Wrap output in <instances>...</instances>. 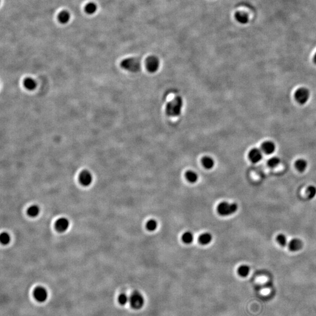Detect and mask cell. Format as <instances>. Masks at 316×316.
Here are the masks:
<instances>
[{
    "instance_id": "cell-18",
    "label": "cell",
    "mask_w": 316,
    "mask_h": 316,
    "mask_svg": "<svg viewBox=\"0 0 316 316\" xmlns=\"http://www.w3.org/2000/svg\"><path fill=\"white\" fill-rule=\"evenodd\" d=\"M202 164L207 169H211L214 166V160L210 156H205L202 159Z\"/></svg>"
},
{
    "instance_id": "cell-7",
    "label": "cell",
    "mask_w": 316,
    "mask_h": 316,
    "mask_svg": "<svg viewBox=\"0 0 316 316\" xmlns=\"http://www.w3.org/2000/svg\"><path fill=\"white\" fill-rule=\"evenodd\" d=\"M35 299L39 302H44L47 298V292L43 287L39 286L35 288L34 292Z\"/></svg>"
},
{
    "instance_id": "cell-12",
    "label": "cell",
    "mask_w": 316,
    "mask_h": 316,
    "mask_svg": "<svg viewBox=\"0 0 316 316\" xmlns=\"http://www.w3.org/2000/svg\"><path fill=\"white\" fill-rule=\"evenodd\" d=\"M276 146L275 144L271 141H266L262 145V150L266 154H272L275 152Z\"/></svg>"
},
{
    "instance_id": "cell-23",
    "label": "cell",
    "mask_w": 316,
    "mask_h": 316,
    "mask_svg": "<svg viewBox=\"0 0 316 316\" xmlns=\"http://www.w3.org/2000/svg\"><path fill=\"white\" fill-rule=\"evenodd\" d=\"M181 239L183 241V242H184L185 244H189L193 242V240H194V236H193V234L191 232L187 231L183 234Z\"/></svg>"
},
{
    "instance_id": "cell-25",
    "label": "cell",
    "mask_w": 316,
    "mask_h": 316,
    "mask_svg": "<svg viewBox=\"0 0 316 316\" xmlns=\"http://www.w3.org/2000/svg\"><path fill=\"white\" fill-rule=\"evenodd\" d=\"M276 241L280 245L284 247L287 245V238L285 235L283 234H280L277 235L276 238Z\"/></svg>"
},
{
    "instance_id": "cell-31",
    "label": "cell",
    "mask_w": 316,
    "mask_h": 316,
    "mask_svg": "<svg viewBox=\"0 0 316 316\" xmlns=\"http://www.w3.org/2000/svg\"><path fill=\"white\" fill-rule=\"evenodd\" d=\"M313 61H314V63H316V54H315V55H314V58H313Z\"/></svg>"
},
{
    "instance_id": "cell-29",
    "label": "cell",
    "mask_w": 316,
    "mask_h": 316,
    "mask_svg": "<svg viewBox=\"0 0 316 316\" xmlns=\"http://www.w3.org/2000/svg\"><path fill=\"white\" fill-rule=\"evenodd\" d=\"M118 302L121 305H125L129 302V298L126 294L122 293L118 297Z\"/></svg>"
},
{
    "instance_id": "cell-27",
    "label": "cell",
    "mask_w": 316,
    "mask_h": 316,
    "mask_svg": "<svg viewBox=\"0 0 316 316\" xmlns=\"http://www.w3.org/2000/svg\"><path fill=\"white\" fill-rule=\"evenodd\" d=\"M146 227L148 231H153L158 227V222L155 220H150L146 223Z\"/></svg>"
},
{
    "instance_id": "cell-10",
    "label": "cell",
    "mask_w": 316,
    "mask_h": 316,
    "mask_svg": "<svg viewBox=\"0 0 316 316\" xmlns=\"http://www.w3.org/2000/svg\"><path fill=\"white\" fill-rule=\"evenodd\" d=\"M248 157L252 163H257L261 160L262 158V153L260 149L253 148L249 152Z\"/></svg>"
},
{
    "instance_id": "cell-1",
    "label": "cell",
    "mask_w": 316,
    "mask_h": 316,
    "mask_svg": "<svg viewBox=\"0 0 316 316\" xmlns=\"http://www.w3.org/2000/svg\"><path fill=\"white\" fill-rule=\"evenodd\" d=\"M183 105L181 97L177 96L168 103L166 107V113L169 117H178L180 115Z\"/></svg>"
},
{
    "instance_id": "cell-16",
    "label": "cell",
    "mask_w": 316,
    "mask_h": 316,
    "mask_svg": "<svg viewBox=\"0 0 316 316\" xmlns=\"http://www.w3.org/2000/svg\"><path fill=\"white\" fill-rule=\"evenodd\" d=\"M97 8L98 6L95 2H90L86 5L84 7V10L87 14L93 15L97 11Z\"/></svg>"
},
{
    "instance_id": "cell-4",
    "label": "cell",
    "mask_w": 316,
    "mask_h": 316,
    "mask_svg": "<svg viewBox=\"0 0 316 316\" xmlns=\"http://www.w3.org/2000/svg\"><path fill=\"white\" fill-rule=\"evenodd\" d=\"M129 302L132 308L135 310H139L143 307L145 300L140 293L138 291H135L129 297Z\"/></svg>"
},
{
    "instance_id": "cell-13",
    "label": "cell",
    "mask_w": 316,
    "mask_h": 316,
    "mask_svg": "<svg viewBox=\"0 0 316 316\" xmlns=\"http://www.w3.org/2000/svg\"><path fill=\"white\" fill-rule=\"evenodd\" d=\"M70 12L66 10H63L60 12L58 15V19L59 22L62 24H66L68 23L70 20Z\"/></svg>"
},
{
    "instance_id": "cell-2",
    "label": "cell",
    "mask_w": 316,
    "mask_h": 316,
    "mask_svg": "<svg viewBox=\"0 0 316 316\" xmlns=\"http://www.w3.org/2000/svg\"><path fill=\"white\" fill-rule=\"evenodd\" d=\"M120 65L123 69L132 73L139 71L141 68L140 60L135 58H129L123 60Z\"/></svg>"
},
{
    "instance_id": "cell-19",
    "label": "cell",
    "mask_w": 316,
    "mask_h": 316,
    "mask_svg": "<svg viewBox=\"0 0 316 316\" xmlns=\"http://www.w3.org/2000/svg\"><path fill=\"white\" fill-rule=\"evenodd\" d=\"M294 166L296 168V169L298 170L299 172H304L307 166V163L306 160L303 159H300L296 161Z\"/></svg>"
},
{
    "instance_id": "cell-28",
    "label": "cell",
    "mask_w": 316,
    "mask_h": 316,
    "mask_svg": "<svg viewBox=\"0 0 316 316\" xmlns=\"http://www.w3.org/2000/svg\"><path fill=\"white\" fill-rule=\"evenodd\" d=\"M281 160L278 157H273L269 159V160L268 161V164L270 168H275L279 164Z\"/></svg>"
},
{
    "instance_id": "cell-20",
    "label": "cell",
    "mask_w": 316,
    "mask_h": 316,
    "mask_svg": "<svg viewBox=\"0 0 316 316\" xmlns=\"http://www.w3.org/2000/svg\"><path fill=\"white\" fill-rule=\"evenodd\" d=\"M249 272H250V268L246 265H241L237 270V272H238V275L241 277L247 276L248 275H249Z\"/></svg>"
},
{
    "instance_id": "cell-14",
    "label": "cell",
    "mask_w": 316,
    "mask_h": 316,
    "mask_svg": "<svg viewBox=\"0 0 316 316\" xmlns=\"http://www.w3.org/2000/svg\"><path fill=\"white\" fill-rule=\"evenodd\" d=\"M235 18L236 20L242 24H245L247 23L249 21L248 16L245 13L241 12H237L235 13Z\"/></svg>"
},
{
    "instance_id": "cell-21",
    "label": "cell",
    "mask_w": 316,
    "mask_h": 316,
    "mask_svg": "<svg viewBox=\"0 0 316 316\" xmlns=\"http://www.w3.org/2000/svg\"><path fill=\"white\" fill-rule=\"evenodd\" d=\"M29 217H36L38 216L40 213V209L36 205H31L27 211Z\"/></svg>"
},
{
    "instance_id": "cell-9",
    "label": "cell",
    "mask_w": 316,
    "mask_h": 316,
    "mask_svg": "<svg viewBox=\"0 0 316 316\" xmlns=\"http://www.w3.org/2000/svg\"><path fill=\"white\" fill-rule=\"evenodd\" d=\"M69 225H70L69 221L66 218H64V217L60 218L57 220V221L55 224V227H56V230L60 233L65 232L69 227Z\"/></svg>"
},
{
    "instance_id": "cell-15",
    "label": "cell",
    "mask_w": 316,
    "mask_h": 316,
    "mask_svg": "<svg viewBox=\"0 0 316 316\" xmlns=\"http://www.w3.org/2000/svg\"><path fill=\"white\" fill-rule=\"evenodd\" d=\"M212 238H213L211 234L208 233H205L200 235L199 237V242L202 245H207L211 242Z\"/></svg>"
},
{
    "instance_id": "cell-30",
    "label": "cell",
    "mask_w": 316,
    "mask_h": 316,
    "mask_svg": "<svg viewBox=\"0 0 316 316\" xmlns=\"http://www.w3.org/2000/svg\"><path fill=\"white\" fill-rule=\"evenodd\" d=\"M262 293L263 294V295H266V294H268L269 293V291H268V290H265L262 291Z\"/></svg>"
},
{
    "instance_id": "cell-6",
    "label": "cell",
    "mask_w": 316,
    "mask_h": 316,
    "mask_svg": "<svg viewBox=\"0 0 316 316\" xmlns=\"http://www.w3.org/2000/svg\"><path fill=\"white\" fill-rule=\"evenodd\" d=\"M146 67L150 73H155L159 68V60L158 58L151 56L146 59Z\"/></svg>"
},
{
    "instance_id": "cell-5",
    "label": "cell",
    "mask_w": 316,
    "mask_h": 316,
    "mask_svg": "<svg viewBox=\"0 0 316 316\" xmlns=\"http://www.w3.org/2000/svg\"><path fill=\"white\" fill-rule=\"evenodd\" d=\"M294 97L298 103L304 104L310 98V92L306 88H300L296 91Z\"/></svg>"
},
{
    "instance_id": "cell-3",
    "label": "cell",
    "mask_w": 316,
    "mask_h": 316,
    "mask_svg": "<svg viewBox=\"0 0 316 316\" xmlns=\"http://www.w3.org/2000/svg\"><path fill=\"white\" fill-rule=\"evenodd\" d=\"M238 210V205L236 203H229L224 201L220 203L217 207L218 213L222 216H228L234 214Z\"/></svg>"
},
{
    "instance_id": "cell-8",
    "label": "cell",
    "mask_w": 316,
    "mask_h": 316,
    "mask_svg": "<svg viewBox=\"0 0 316 316\" xmlns=\"http://www.w3.org/2000/svg\"><path fill=\"white\" fill-rule=\"evenodd\" d=\"M79 181L83 186H88L93 181V176L88 170H83L79 175Z\"/></svg>"
},
{
    "instance_id": "cell-22",
    "label": "cell",
    "mask_w": 316,
    "mask_h": 316,
    "mask_svg": "<svg viewBox=\"0 0 316 316\" xmlns=\"http://www.w3.org/2000/svg\"><path fill=\"white\" fill-rule=\"evenodd\" d=\"M186 178L187 180L191 183H195L196 181H197L198 180V175L197 174L193 172L192 170H188L185 174Z\"/></svg>"
},
{
    "instance_id": "cell-26",
    "label": "cell",
    "mask_w": 316,
    "mask_h": 316,
    "mask_svg": "<svg viewBox=\"0 0 316 316\" xmlns=\"http://www.w3.org/2000/svg\"><path fill=\"white\" fill-rule=\"evenodd\" d=\"M10 241H11V237L8 233H7L6 232H4L1 234L0 241L2 244L7 245L10 243Z\"/></svg>"
},
{
    "instance_id": "cell-17",
    "label": "cell",
    "mask_w": 316,
    "mask_h": 316,
    "mask_svg": "<svg viewBox=\"0 0 316 316\" xmlns=\"http://www.w3.org/2000/svg\"><path fill=\"white\" fill-rule=\"evenodd\" d=\"M23 85H24L25 87L29 90H33L37 86V84H36V83L35 82V80L30 77L26 78L25 79V80L23 82Z\"/></svg>"
},
{
    "instance_id": "cell-24",
    "label": "cell",
    "mask_w": 316,
    "mask_h": 316,
    "mask_svg": "<svg viewBox=\"0 0 316 316\" xmlns=\"http://www.w3.org/2000/svg\"><path fill=\"white\" fill-rule=\"evenodd\" d=\"M306 194L308 199H314L316 196V187L311 185L308 186L306 189Z\"/></svg>"
},
{
    "instance_id": "cell-11",
    "label": "cell",
    "mask_w": 316,
    "mask_h": 316,
    "mask_svg": "<svg viewBox=\"0 0 316 316\" xmlns=\"http://www.w3.org/2000/svg\"><path fill=\"white\" fill-rule=\"evenodd\" d=\"M303 246V243L302 241L298 238L292 239L288 244L289 249L292 252H296L300 251Z\"/></svg>"
}]
</instances>
